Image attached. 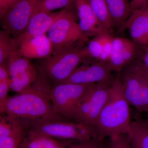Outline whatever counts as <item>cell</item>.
I'll return each instance as SVG.
<instances>
[{
  "label": "cell",
  "instance_id": "12",
  "mask_svg": "<svg viewBox=\"0 0 148 148\" xmlns=\"http://www.w3.org/2000/svg\"><path fill=\"white\" fill-rule=\"evenodd\" d=\"M58 12H34L24 32L15 38H12V45L17 47L21 42L27 39L46 34Z\"/></svg>",
  "mask_w": 148,
  "mask_h": 148
},
{
  "label": "cell",
  "instance_id": "18",
  "mask_svg": "<svg viewBox=\"0 0 148 148\" xmlns=\"http://www.w3.org/2000/svg\"><path fill=\"white\" fill-rule=\"evenodd\" d=\"M127 135L132 148H148V124L139 114L135 115Z\"/></svg>",
  "mask_w": 148,
  "mask_h": 148
},
{
  "label": "cell",
  "instance_id": "15",
  "mask_svg": "<svg viewBox=\"0 0 148 148\" xmlns=\"http://www.w3.org/2000/svg\"><path fill=\"white\" fill-rule=\"evenodd\" d=\"M132 40L140 46L148 44V14L145 8L133 10L125 24Z\"/></svg>",
  "mask_w": 148,
  "mask_h": 148
},
{
  "label": "cell",
  "instance_id": "25",
  "mask_svg": "<svg viewBox=\"0 0 148 148\" xmlns=\"http://www.w3.org/2000/svg\"><path fill=\"white\" fill-rule=\"evenodd\" d=\"M27 129H23L13 134L0 138V148H20L26 135Z\"/></svg>",
  "mask_w": 148,
  "mask_h": 148
},
{
  "label": "cell",
  "instance_id": "22",
  "mask_svg": "<svg viewBox=\"0 0 148 148\" xmlns=\"http://www.w3.org/2000/svg\"><path fill=\"white\" fill-rule=\"evenodd\" d=\"M59 8L76 9L75 0H39L34 12L38 11L51 12Z\"/></svg>",
  "mask_w": 148,
  "mask_h": 148
},
{
  "label": "cell",
  "instance_id": "3",
  "mask_svg": "<svg viewBox=\"0 0 148 148\" xmlns=\"http://www.w3.org/2000/svg\"><path fill=\"white\" fill-rule=\"evenodd\" d=\"M77 19L76 9L64 8L59 11L47 32L53 48L52 55L84 45L88 39L82 32Z\"/></svg>",
  "mask_w": 148,
  "mask_h": 148
},
{
  "label": "cell",
  "instance_id": "19",
  "mask_svg": "<svg viewBox=\"0 0 148 148\" xmlns=\"http://www.w3.org/2000/svg\"><path fill=\"white\" fill-rule=\"evenodd\" d=\"M34 66L30 59L21 55L18 49L12 45L7 63L10 78L28 71Z\"/></svg>",
  "mask_w": 148,
  "mask_h": 148
},
{
  "label": "cell",
  "instance_id": "13",
  "mask_svg": "<svg viewBox=\"0 0 148 148\" xmlns=\"http://www.w3.org/2000/svg\"><path fill=\"white\" fill-rule=\"evenodd\" d=\"M75 3L80 28L86 38L109 32L99 21L88 0H75Z\"/></svg>",
  "mask_w": 148,
  "mask_h": 148
},
{
  "label": "cell",
  "instance_id": "29",
  "mask_svg": "<svg viewBox=\"0 0 148 148\" xmlns=\"http://www.w3.org/2000/svg\"><path fill=\"white\" fill-rule=\"evenodd\" d=\"M108 148H132L127 134L110 137Z\"/></svg>",
  "mask_w": 148,
  "mask_h": 148
},
{
  "label": "cell",
  "instance_id": "30",
  "mask_svg": "<svg viewBox=\"0 0 148 148\" xmlns=\"http://www.w3.org/2000/svg\"><path fill=\"white\" fill-rule=\"evenodd\" d=\"M18 0H0V18H2L8 10Z\"/></svg>",
  "mask_w": 148,
  "mask_h": 148
},
{
  "label": "cell",
  "instance_id": "32",
  "mask_svg": "<svg viewBox=\"0 0 148 148\" xmlns=\"http://www.w3.org/2000/svg\"><path fill=\"white\" fill-rule=\"evenodd\" d=\"M148 3V0H131L130 2V8L132 11L135 10L145 7Z\"/></svg>",
  "mask_w": 148,
  "mask_h": 148
},
{
  "label": "cell",
  "instance_id": "27",
  "mask_svg": "<svg viewBox=\"0 0 148 148\" xmlns=\"http://www.w3.org/2000/svg\"><path fill=\"white\" fill-rule=\"evenodd\" d=\"M68 148H108L105 140L97 138L82 141H75Z\"/></svg>",
  "mask_w": 148,
  "mask_h": 148
},
{
  "label": "cell",
  "instance_id": "14",
  "mask_svg": "<svg viewBox=\"0 0 148 148\" xmlns=\"http://www.w3.org/2000/svg\"><path fill=\"white\" fill-rule=\"evenodd\" d=\"M17 48L21 55L29 59H45L52 55V44L47 35L24 40Z\"/></svg>",
  "mask_w": 148,
  "mask_h": 148
},
{
  "label": "cell",
  "instance_id": "11",
  "mask_svg": "<svg viewBox=\"0 0 148 148\" xmlns=\"http://www.w3.org/2000/svg\"><path fill=\"white\" fill-rule=\"evenodd\" d=\"M140 46L132 40L121 37H114L109 66L112 71H121L125 66L139 55Z\"/></svg>",
  "mask_w": 148,
  "mask_h": 148
},
{
  "label": "cell",
  "instance_id": "10",
  "mask_svg": "<svg viewBox=\"0 0 148 148\" xmlns=\"http://www.w3.org/2000/svg\"><path fill=\"white\" fill-rule=\"evenodd\" d=\"M39 0H18L1 19L3 30L10 33L12 38L21 34L27 28Z\"/></svg>",
  "mask_w": 148,
  "mask_h": 148
},
{
  "label": "cell",
  "instance_id": "9",
  "mask_svg": "<svg viewBox=\"0 0 148 148\" xmlns=\"http://www.w3.org/2000/svg\"><path fill=\"white\" fill-rule=\"evenodd\" d=\"M112 71L108 62L90 59L77 67L69 77L61 83L84 84L112 82L115 77Z\"/></svg>",
  "mask_w": 148,
  "mask_h": 148
},
{
  "label": "cell",
  "instance_id": "26",
  "mask_svg": "<svg viewBox=\"0 0 148 148\" xmlns=\"http://www.w3.org/2000/svg\"><path fill=\"white\" fill-rule=\"evenodd\" d=\"M103 34L93 37L86 46L90 58L97 61H98L102 51Z\"/></svg>",
  "mask_w": 148,
  "mask_h": 148
},
{
  "label": "cell",
  "instance_id": "34",
  "mask_svg": "<svg viewBox=\"0 0 148 148\" xmlns=\"http://www.w3.org/2000/svg\"><path fill=\"white\" fill-rule=\"evenodd\" d=\"M146 121L147 122V123L148 124V112L147 113V120Z\"/></svg>",
  "mask_w": 148,
  "mask_h": 148
},
{
  "label": "cell",
  "instance_id": "8",
  "mask_svg": "<svg viewBox=\"0 0 148 148\" xmlns=\"http://www.w3.org/2000/svg\"><path fill=\"white\" fill-rule=\"evenodd\" d=\"M112 82L91 84L77 108L74 121L95 127L108 98Z\"/></svg>",
  "mask_w": 148,
  "mask_h": 148
},
{
  "label": "cell",
  "instance_id": "28",
  "mask_svg": "<svg viewBox=\"0 0 148 148\" xmlns=\"http://www.w3.org/2000/svg\"><path fill=\"white\" fill-rule=\"evenodd\" d=\"M103 49L98 61L109 62L112 52L114 37L110 33L106 32L103 34Z\"/></svg>",
  "mask_w": 148,
  "mask_h": 148
},
{
  "label": "cell",
  "instance_id": "33",
  "mask_svg": "<svg viewBox=\"0 0 148 148\" xmlns=\"http://www.w3.org/2000/svg\"><path fill=\"white\" fill-rule=\"evenodd\" d=\"M144 8L147 11V12L148 14V3L145 7Z\"/></svg>",
  "mask_w": 148,
  "mask_h": 148
},
{
  "label": "cell",
  "instance_id": "16",
  "mask_svg": "<svg viewBox=\"0 0 148 148\" xmlns=\"http://www.w3.org/2000/svg\"><path fill=\"white\" fill-rule=\"evenodd\" d=\"M75 141L57 139L28 130L20 148H68Z\"/></svg>",
  "mask_w": 148,
  "mask_h": 148
},
{
  "label": "cell",
  "instance_id": "23",
  "mask_svg": "<svg viewBox=\"0 0 148 148\" xmlns=\"http://www.w3.org/2000/svg\"><path fill=\"white\" fill-rule=\"evenodd\" d=\"M10 89V78L8 69L5 67L0 69V112L5 114V107Z\"/></svg>",
  "mask_w": 148,
  "mask_h": 148
},
{
  "label": "cell",
  "instance_id": "21",
  "mask_svg": "<svg viewBox=\"0 0 148 148\" xmlns=\"http://www.w3.org/2000/svg\"><path fill=\"white\" fill-rule=\"evenodd\" d=\"M99 21L105 29L112 34L115 30L109 13L106 0H88Z\"/></svg>",
  "mask_w": 148,
  "mask_h": 148
},
{
  "label": "cell",
  "instance_id": "1",
  "mask_svg": "<svg viewBox=\"0 0 148 148\" xmlns=\"http://www.w3.org/2000/svg\"><path fill=\"white\" fill-rule=\"evenodd\" d=\"M49 80L40 71L36 80L29 90L8 97L5 113L28 130L35 123L64 120V117L53 110L49 97L51 87Z\"/></svg>",
  "mask_w": 148,
  "mask_h": 148
},
{
  "label": "cell",
  "instance_id": "2",
  "mask_svg": "<svg viewBox=\"0 0 148 148\" xmlns=\"http://www.w3.org/2000/svg\"><path fill=\"white\" fill-rule=\"evenodd\" d=\"M129 106L123 90L119 73H117L95 126L97 138L105 140L107 137L127 134L132 122Z\"/></svg>",
  "mask_w": 148,
  "mask_h": 148
},
{
  "label": "cell",
  "instance_id": "6",
  "mask_svg": "<svg viewBox=\"0 0 148 148\" xmlns=\"http://www.w3.org/2000/svg\"><path fill=\"white\" fill-rule=\"evenodd\" d=\"M28 130L61 140L82 141L97 138L95 127L64 120L35 123Z\"/></svg>",
  "mask_w": 148,
  "mask_h": 148
},
{
  "label": "cell",
  "instance_id": "24",
  "mask_svg": "<svg viewBox=\"0 0 148 148\" xmlns=\"http://www.w3.org/2000/svg\"><path fill=\"white\" fill-rule=\"evenodd\" d=\"M12 48V37L6 30L0 32V65L7 64Z\"/></svg>",
  "mask_w": 148,
  "mask_h": 148
},
{
  "label": "cell",
  "instance_id": "7",
  "mask_svg": "<svg viewBox=\"0 0 148 148\" xmlns=\"http://www.w3.org/2000/svg\"><path fill=\"white\" fill-rule=\"evenodd\" d=\"M92 84H56L49 92L53 110L64 118L73 120L78 106Z\"/></svg>",
  "mask_w": 148,
  "mask_h": 148
},
{
  "label": "cell",
  "instance_id": "17",
  "mask_svg": "<svg viewBox=\"0 0 148 148\" xmlns=\"http://www.w3.org/2000/svg\"><path fill=\"white\" fill-rule=\"evenodd\" d=\"M106 2L115 29L122 32L132 12L130 2L128 0H106Z\"/></svg>",
  "mask_w": 148,
  "mask_h": 148
},
{
  "label": "cell",
  "instance_id": "5",
  "mask_svg": "<svg viewBox=\"0 0 148 148\" xmlns=\"http://www.w3.org/2000/svg\"><path fill=\"white\" fill-rule=\"evenodd\" d=\"M90 59L92 58L86 47L78 46L45 58L40 71L55 84L60 83L68 78L77 67Z\"/></svg>",
  "mask_w": 148,
  "mask_h": 148
},
{
  "label": "cell",
  "instance_id": "20",
  "mask_svg": "<svg viewBox=\"0 0 148 148\" xmlns=\"http://www.w3.org/2000/svg\"><path fill=\"white\" fill-rule=\"evenodd\" d=\"M38 73L34 66L28 71L10 78V89L23 93L29 90L36 81Z\"/></svg>",
  "mask_w": 148,
  "mask_h": 148
},
{
  "label": "cell",
  "instance_id": "4",
  "mask_svg": "<svg viewBox=\"0 0 148 148\" xmlns=\"http://www.w3.org/2000/svg\"><path fill=\"white\" fill-rule=\"evenodd\" d=\"M119 73L123 90L130 105L148 112V71L137 57Z\"/></svg>",
  "mask_w": 148,
  "mask_h": 148
},
{
  "label": "cell",
  "instance_id": "31",
  "mask_svg": "<svg viewBox=\"0 0 148 148\" xmlns=\"http://www.w3.org/2000/svg\"><path fill=\"white\" fill-rule=\"evenodd\" d=\"M138 58L142 61L148 71V44L140 46V51Z\"/></svg>",
  "mask_w": 148,
  "mask_h": 148
}]
</instances>
